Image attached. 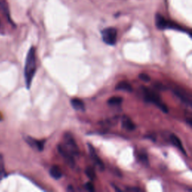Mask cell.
Here are the masks:
<instances>
[{"label": "cell", "instance_id": "obj_1", "mask_svg": "<svg viewBox=\"0 0 192 192\" xmlns=\"http://www.w3.org/2000/svg\"><path fill=\"white\" fill-rule=\"evenodd\" d=\"M36 71V56H35V49L32 47L29 49L26 56L25 68H24V77H25L26 85L27 89L31 87L32 82Z\"/></svg>", "mask_w": 192, "mask_h": 192}, {"label": "cell", "instance_id": "obj_2", "mask_svg": "<svg viewBox=\"0 0 192 192\" xmlns=\"http://www.w3.org/2000/svg\"><path fill=\"white\" fill-rule=\"evenodd\" d=\"M142 93L143 95H144L145 101H147V102L154 104L165 114L168 113L169 110L167 105L163 102L159 94L146 87H142Z\"/></svg>", "mask_w": 192, "mask_h": 192}, {"label": "cell", "instance_id": "obj_3", "mask_svg": "<svg viewBox=\"0 0 192 192\" xmlns=\"http://www.w3.org/2000/svg\"><path fill=\"white\" fill-rule=\"evenodd\" d=\"M155 26L159 29H175L184 32V33L187 32V30L182 28L181 26L171 20H167L160 14L155 15Z\"/></svg>", "mask_w": 192, "mask_h": 192}, {"label": "cell", "instance_id": "obj_4", "mask_svg": "<svg viewBox=\"0 0 192 192\" xmlns=\"http://www.w3.org/2000/svg\"><path fill=\"white\" fill-rule=\"evenodd\" d=\"M101 37L105 44L114 46L117 41V31L113 27L106 28L101 31Z\"/></svg>", "mask_w": 192, "mask_h": 192}, {"label": "cell", "instance_id": "obj_5", "mask_svg": "<svg viewBox=\"0 0 192 192\" xmlns=\"http://www.w3.org/2000/svg\"><path fill=\"white\" fill-rule=\"evenodd\" d=\"M64 144L63 146L66 149L69 153H71L74 157L79 155V149L74 139L71 136L70 133H65L64 135Z\"/></svg>", "mask_w": 192, "mask_h": 192}, {"label": "cell", "instance_id": "obj_6", "mask_svg": "<svg viewBox=\"0 0 192 192\" xmlns=\"http://www.w3.org/2000/svg\"><path fill=\"white\" fill-rule=\"evenodd\" d=\"M89 146V155L91 157L92 160L93 161V162L95 163V164L101 170H104V164L102 161V160L99 158V156L97 155L95 151V149L93 148V146L91 144H88Z\"/></svg>", "mask_w": 192, "mask_h": 192}, {"label": "cell", "instance_id": "obj_7", "mask_svg": "<svg viewBox=\"0 0 192 192\" xmlns=\"http://www.w3.org/2000/svg\"><path fill=\"white\" fill-rule=\"evenodd\" d=\"M58 151L60 153L64 159H65V161H67L68 164H69V165L71 167H73L74 165V157L71 155V153H69L67 151L66 149L63 146V144H59L58 146Z\"/></svg>", "mask_w": 192, "mask_h": 192}, {"label": "cell", "instance_id": "obj_8", "mask_svg": "<svg viewBox=\"0 0 192 192\" xmlns=\"http://www.w3.org/2000/svg\"><path fill=\"white\" fill-rule=\"evenodd\" d=\"M173 91H174L175 95L177 96L179 99L181 100L182 101H183L184 103L189 104L190 107L191 106V96H190L187 93H185L183 89H179V88H178V89H173Z\"/></svg>", "mask_w": 192, "mask_h": 192}, {"label": "cell", "instance_id": "obj_9", "mask_svg": "<svg viewBox=\"0 0 192 192\" xmlns=\"http://www.w3.org/2000/svg\"><path fill=\"white\" fill-rule=\"evenodd\" d=\"M26 140L30 146H32L33 149H37L38 151L41 152L43 151V149H44V143H45L44 140H35V139L33 138V137H26Z\"/></svg>", "mask_w": 192, "mask_h": 192}, {"label": "cell", "instance_id": "obj_10", "mask_svg": "<svg viewBox=\"0 0 192 192\" xmlns=\"http://www.w3.org/2000/svg\"><path fill=\"white\" fill-rule=\"evenodd\" d=\"M122 125L123 129L128 130V131H134V130L136 129L135 124L127 116H123V117L122 118Z\"/></svg>", "mask_w": 192, "mask_h": 192}, {"label": "cell", "instance_id": "obj_11", "mask_svg": "<svg viewBox=\"0 0 192 192\" xmlns=\"http://www.w3.org/2000/svg\"><path fill=\"white\" fill-rule=\"evenodd\" d=\"M170 142L172 143V144L174 145V146H176V148L179 149L180 151H181L182 153H183L185 155H187V154H186L185 151V149H184L183 146H182V144L181 140H180V139L179 138V137L176 136V135L174 134H170Z\"/></svg>", "mask_w": 192, "mask_h": 192}, {"label": "cell", "instance_id": "obj_12", "mask_svg": "<svg viewBox=\"0 0 192 192\" xmlns=\"http://www.w3.org/2000/svg\"><path fill=\"white\" fill-rule=\"evenodd\" d=\"M115 89H116V90H118V91H124L127 92V93H131V92L133 91L132 86H131V84H130L129 83L126 81H122L118 83V84L116 86Z\"/></svg>", "mask_w": 192, "mask_h": 192}, {"label": "cell", "instance_id": "obj_13", "mask_svg": "<svg viewBox=\"0 0 192 192\" xmlns=\"http://www.w3.org/2000/svg\"><path fill=\"white\" fill-rule=\"evenodd\" d=\"M71 105L76 110L83 111L85 110V104L82 100L79 99H72L71 100Z\"/></svg>", "mask_w": 192, "mask_h": 192}, {"label": "cell", "instance_id": "obj_14", "mask_svg": "<svg viewBox=\"0 0 192 192\" xmlns=\"http://www.w3.org/2000/svg\"><path fill=\"white\" fill-rule=\"evenodd\" d=\"M50 174L53 178L55 179L58 180L62 178L63 176V173H62L61 170L58 166H53L50 169Z\"/></svg>", "mask_w": 192, "mask_h": 192}, {"label": "cell", "instance_id": "obj_15", "mask_svg": "<svg viewBox=\"0 0 192 192\" xmlns=\"http://www.w3.org/2000/svg\"><path fill=\"white\" fill-rule=\"evenodd\" d=\"M122 101H123L122 98L119 97V96H114L108 99L107 104L110 106H119L122 103Z\"/></svg>", "mask_w": 192, "mask_h": 192}, {"label": "cell", "instance_id": "obj_16", "mask_svg": "<svg viewBox=\"0 0 192 192\" xmlns=\"http://www.w3.org/2000/svg\"><path fill=\"white\" fill-rule=\"evenodd\" d=\"M5 176H6V172H5V164H4L3 156L0 154V180L5 178Z\"/></svg>", "mask_w": 192, "mask_h": 192}, {"label": "cell", "instance_id": "obj_17", "mask_svg": "<svg viewBox=\"0 0 192 192\" xmlns=\"http://www.w3.org/2000/svg\"><path fill=\"white\" fill-rule=\"evenodd\" d=\"M85 173L86 176H87L90 180H92V181L95 180L96 176H95V171L93 168H92V167H87V168L86 169Z\"/></svg>", "mask_w": 192, "mask_h": 192}, {"label": "cell", "instance_id": "obj_18", "mask_svg": "<svg viewBox=\"0 0 192 192\" xmlns=\"http://www.w3.org/2000/svg\"><path fill=\"white\" fill-rule=\"evenodd\" d=\"M138 159L140 161H142L143 163H144V164L149 163V159H148L147 155H146V153L145 152H140V153L138 154Z\"/></svg>", "mask_w": 192, "mask_h": 192}, {"label": "cell", "instance_id": "obj_19", "mask_svg": "<svg viewBox=\"0 0 192 192\" xmlns=\"http://www.w3.org/2000/svg\"><path fill=\"white\" fill-rule=\"evenodd\" d=\"M139 78L144 82H149L151 80V78L146 73H141V74H139Z\"/></svg>", "mask_w": 192, "mask_h": 192}, {"label": "cell", "instance_id": "obj_20", "mask_svg": "<svg viewBox=\"0 0 192 192\" xmlns=\"http://www.w3.org/2000/svg\"><path fill=\"white\" fill-rule=\"evenodd\" d=\"M84 187H85V189L87 190V191H89L90 192L95 191V188H94L93 184L92 183V182H87V183H86Z\"/></svg>", "mask_w": 192, "mask_h": 192}, {"label": "cell", "instance_id": "obj_21", "mask_svg": "<svg viewBox=\"0 0 192 192\" xmlns=\"http://www.w3.org/2000/svg\"><path fill=\"white\" fill-rule=\"evenodd\" d=\"M126 190H127V191H136V192L142 191V190L139 189V188H137V187H134V188H127V189H126Z\"/></svg>", "mask_w": 192, "mask_h": 192}, {"label": "cell", "instance_id": "obj_22", "mask_svg": "<svg viewBox=\"0 0 192 192\" xmlns=\"http://www.w3.org/2000/svg\"><path fill=\"white\" fill-rule=\"evenodd\" d=\"M68 191H74V189H73V187L72 186H71V185H69L68 186Z\"/></svg>", "mask_w": 192, "mask_h": 192}, {"label": "cell", "instance_id": "obj_23", "mask_svg": "<svg viewBox=\"0 0 192 192\" xmlns=\"http://www.w3.org/2000/svg\"><path fill=\"white\" fill-rule=\"evenodd\" d=\"M113 187H114V189H116V191H121V190H120V189H117V188H116V185H113Z\"/></svg>", "mask_w": 192, "mask_h": 192}]
</instances>
